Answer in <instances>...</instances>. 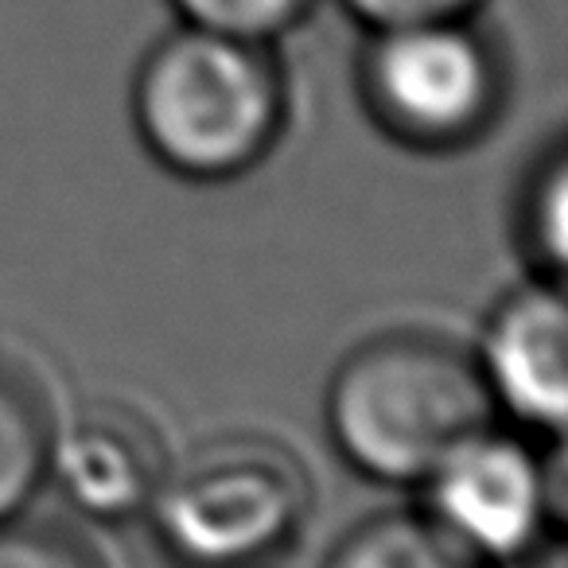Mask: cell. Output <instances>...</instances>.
Returning <instances> with one entry per match:
<instances>
[{"label": "cell", "mask_w": 568, "mask_h": 568, "mask_svg": "<svg viewBox=\"0 0 568 568\" xmlns=\"http://www.w3.org/2000/svg\"><path fill=\"white\" fill-rule=\"evenodd\" d=\"M141 144L195 183L245 175L288 125V74L276 43L180 24L141 55L129 90Z\"/></svg>", "instance_id": "obj_1"}, {"label": "cell", "mask_w": 568, "mask_h": 568, "mask_svg": "<svg viewBox=\"0 0 568 568\" xmlns=\"http://www.w3.org/2000/svg\"><path fill=\"white\" fill-rule=\"evenodd\" d=\"M518 237L526 250L534 276L541 281H560L568 250V160L565 144H552L534 168L521 195Z\"/></svg>", "instance_id": "obj_10"}, {"label": "cell", "mask_w": 568, "mask_h": 568, "mask_svg": "<svg viewBox=\"0 0 568 568\" xmlns=\"http://www.w3.org/2000/svg\"><path fill=\"white\" fill-rule=\"evenodd\" d=\"M487 0H339V9L351 20L378 32V28L397 24H425V20H459V17H479Z\"/></svg>", "instance_id": "obj_13"}, {"label": "cell", "mask_w": 568, "mask_h": 568, "mask_svg": "<svg viewBox=\"0 0 568 568\" xmlns=\"http://www.w3.org/2000/svg\"><path fill=\"white\" fill-rule=\"evenodd\" d=\"M320 0H168L180 24L211 28L237 40L276 43L312 17Z\"/></svg>", "instance_id": "obj_11"}, {"label": "cell", "mask_w": 568, "mask_h": 568, "mask_svg": "<svg viewBox=\"0 0 568 568\" xmlns=\"http://www.w3.org/2000/svg\"><path fill=\"white\" fill-rule=\"evenodd\" d=\"M355 79L374 125L417 152L467 149L506 102L503 48L479 17L366 32Z\"/></svg>", "instance_id": "obj_4"}, {"label": "cell", "mask_w": 568, "mask_h": 568, "mask_svg": "<svg viewBox=\"0 0 568 568\" xmlns=\"http://www.w3.org/2000/svg\"><path fill=\"white\" fill-rule=\"evenodd\" d=\"M537 568H568L565 565V545H560V534H549L541 545H537Z\"/></svg>", "instance_id": "obj_14"}, {"label": "cell", "mask_w": 568, "mask_h": 568, "mask_svg": "<svg viewBox=\"0 0 568 568\" xmlns=\"http://www.w3.org/2000/svg\"><path fill=\"white\" fill-rule=\"evenodd\" d=\"M55 425L43 389L20 366L0 363V521L28 510L51 475Z\"/></svg>", "instance_id": "obj_8"}, {"label": "cell", "mask_w": 568, "mask_h": 568, "mask_svg": "<svg viewBox=\"0 0 568 568\" xmlns=\"http://www.w3.org/2000/svg\"><path fill=\"white\" fill-rule=\"evenodd\" d=\"M475 355L487 394L514 420L545 436H560L568 413V324L560 281L514 288L495 312Z\"/></svg>", "instance_id": "obj_6"}, {"label": "cell", "mask_w": 568, "mask_h": 568, "mask_svg": "<svg viewBox=\"0 0 568 568\" xmlns=\"http://www.w3.org/2000/svg\"><path fill=\"white\" fill-rule=\"evenodd\" d=\"M312 498V475L288 444L222 433L168 464L149 518L183 568H261L296 541Z\"/></svg>", "instance_id": "obj_3"}, {"label": "cell", "mask_w": 568, "mask_h": 568, "mask_svg": "<svg viewBox=\"0 0 568 568\" xmlns=\"http://www.w3.org/2000/svg\"><path fill=\"white\" fill-rule=\"evenodd\" d=\"M168 464L172 456L152 417L118 397L82 405L51 444V471L67 498L98 521L149 514Z\"/></svg>", "instance_id": "obj_7"}, {"label": "cell", "mask_w": 568, "mask_h": 568, "mask_svg": "<svg viewBox=\"0 0 568 568\" xmlns=\"http://www.w3.org/2000/svg\"><path fill=\"white\" fill-rule=\"evenodd\" d=\"M425 514L487 565L518 560L560 529V452L541 459L526 440L483 428L425 483Z\"/></svg>", "instance_id": "obj_5"}, {"label": "cell", "mask_w": 568, "mask_h": 568, "mask_svg": "<svg viewBox=\"0 0 568 568\" xmlns=\"http://www.w3.org/2000/svg\"><path fill=\"white\" fill-rule=\"evenodd\" d=\"M0 568H105L74 529L55 521H28L24 514L0 521Z\"/></svg>", "instance_id": "obj_12"}, {"label": "cell", "mask_w": 568, "mask_h": 568, "mask_svg": "<svg viewBox=\"0 0 568 568\" xmlns=\"http://www.w3.org/2000/svg\"><path fill=\"white\" fill-rule=\"evenodd\" d=\"M324 417L355 471L420 487L459 444L490 428L495 402L471 351L433 332H386L335 366Z\"/></svg>", "instance_id": "obj_2"}, {"label": "cell", "mask_w": 568, "mask_h": 568, "mask_svg": "<svg viewBox=\"0 0 568 568\" xmlns=\"http://www.w3.org/2000/svg\"><path fill=\"white\" fill-rule=\"evenodd\" d=\"M324 568H495L425 510H394L351 529Z\"/></svg>", "instance_id": "obj_9"}]
</instances>
